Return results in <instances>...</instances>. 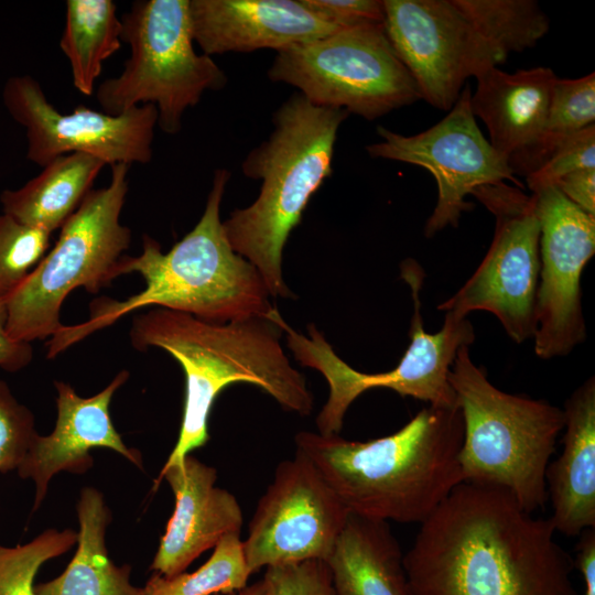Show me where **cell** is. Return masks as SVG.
<instances>
[{"label": "cell", "instance_id": "6da1fadb", "mask_svg": "<svg viewBox=\"0 0 595 595\" xmlns=\"http://www.w3.org/2000/svg\"><path fill=\"white\" fill-rule=\"evenodd\" d=\"M554 536L508 491L463 482L403 555L411 595H577Z\"/></svg>", "mask_w": 595, "mask_h": 595}, {"label": "cell", "instance_id": "7a4b0ae2", "mask_svg": "<svg viewBox=\"0 0 595 595\" xmlns=\"http://www.w3.org/2000/svg\"><path fill=\"white\" fill-rule=\"evenodd\" d=\"M458 404L420 410L397 432L350 441L301 431L295 452L307 458L347 510L401 523L423 522L462 484Z\"/></svg>", "mask_w": 595, "mask_h": 595}, {"label": "cell", "instance_id": "3957f363", "mask_svg": "<svg viewBox=\"0 0 595 595\" xmlns=\"http://www.w3.org/2000/svg\"><path fill=\"white\" fill-rule=\"evenodd\" d=\"M230 172L216 170L205 210L195 225L167 252L148 235L137 257L122 256L118 275L138 272L144 289L125 301L100 298L90 303L89 318L63 325L46 343L47 358L67 349L98 329L110 326L133 311L155 305L212 323L251 317L269 318L274 307L257 268L229 244L220 204Z\"/></svg>", "mask_w": 595, "mask_h": 595}, {"label": "cell", "instance_id": "277c9868", "mask_svg": "<svg viewBox=\"0 0 595 595\" xmlns=\"http://www.w3.org/2000/svg\"><path fill=\"white\" fill-rule=\"evenodd\" d=\"M282 333L274 321L264 317L212 323L163 307L133 317L132 346L167 351L185 374L180 433L162 468L182 462L208 442L212 407L232 383L257 386L282 408L302 416L312 412L313 394L284 353Z\"/></svg>", "mask_w": 595, "mask_h": 595}, {"label": "cell", "instance_id": "5b68a950", "mask_svg": "<svg viewBox=\"0 0 595 595\" xmlns=\"http://www.w3.org/2000/svg\"><path fill=\"white\" fill-rule=\"evenodd\" d=\"M348 115L295 94L275 110L272 132L241 164L244 175L261 182L260 192L223 226L232 249L257 268L272 298L294 296L282 275L283 248L311 197L333 173L337 132Z\"/></svg>", "mask_w": 595, "mask_h": 595}, {"label": "cell", "instance_id": "8992f818", "mask_svg": "<svg viewBox=\"0 0 595 595\" xmlns=\"http://www.w3.org/2000/svg\"><path fill=\"white\" fill-rule=\"evenodd\" d=\"M463 419V480L504 489L528 512L548 500L545 473L564 429V411L496 388L462 346L448 374Z\"/></svg>", "mask_w": 595, "mask_h": 595}, {"label": "cell", "instance_id": "52a82bcc", "mask_svg": "<svg viewBox=\"0 0 595 595\" xmlns=\"http://www.w3.org/2000/svg\"><path fill=\"white\" fill-rule=\"evenodd\" d=\"M129 165H111L110 183L90 190L62 225L58 239L22 284L7 299V332L32 343L55 335L61 307L77 288L97 293L118 278V263L131 241L120 223L128 194Z\"/></svg>", "mask_w": 595, "mask_h": 595}, {"label": "cell", "instance_id": "ba28073f", "mask_svg": "<svg viewBox=\"0 0 595 595\" xmlns=\"http://www.w3.org/2000/svg\"><path fill=\"white\" fill-rule=\"evenodd\" d=\"M121 23L131 55L119 76L98 86L97 100L112 116L153 105L161 130L174 134L184 112L205 91L224 88L227 76L210 56L195 52L188 0L136 1Z\"/></svg>", "mask_w": 595, "mask_h": 595}, {"label": "cell", "instance_id": "9c48e42d", "mask_svg": "<svg viewBox=\"0 0 595 595\" xmlns=\"http://www.w3.org/2000/svg\"><path fill=\"white\" fill-rule=\"evenodd\" d=\"M401 277L411 290L413 315L410 344L399 364L385 372L366 374L347 365L314 324L307 326L309 337L294 331L279 311L272 320L286 335V344L295 360L317 370L327 381L329 394L316 418L322 435L339 434L344 416L357 397L369 389L388 388L402 397H412L431 405L457 404L448 382V374L462 346L475 339L467 317L446 312L443 327L434 334L424 329L420 293L424 272L415 260L401 263Z\"/></svg>", "mask_w": 595, "mask_h": 595}, {"label": "cell", "instance_id": "30bf717a", "mask_svg": "<svg viewBox=\"0 0 595 595\" xmlns=\"http://www.w3.org/2000/svg\"><path fill=\"white\" fill-rule=\"evenodd\" d=\"M310 102L375 120L421 99L397 56L383 23L340 29L277 52L268 69Z\"/></svg>", "mask_w": 595, "mask_h": 595}, {"label": "cell", "instance_id": "8fae6325", "mask_svg": "<svg viewBox=\"0 0 595 595\" xmlns=\"http://www.w3.org/2000/svg\"><path fill=\"white\" fill-rule=\"evenodd\" d=\"M472 195L495 216L494 238L472 277L437 309L459 317L490 312L513 342L523 343L536 332L540 274L534 197L506 182L479 186Z\"/></svg>", "mask_w": 595, "mask_h": 595}, {"label": "cell", "instance_id": "7c38bea8", "mask_svg": "<svg viewBox=\"0 0 595 595\" xmlns=\"http://www.w3.org/2000/svg\"><path fill=\"white\" fill-rule=\"evenodd\" d=\"M470 96L467 85L441 121L413 136L378 126L381 141L366 147L372 158L419 165L434 176L437 203L424 227L426 237L448 226L456 227L462 214L474 207L465 198L475 188L506 181L522 187L508 160L490 145L478 128Z\"/></svg>", "mask_w": 595, "mask_h": 595}, {"label": "cell", "instance_id": "4fadbf2b", "mask_svg": "<svg viewBox=\"0 0 595 595\" xmlns=\"http://www.w3.org/2000/svg\"><path fill=\"white\" fill-rule=\"evenodd\" d=\"M383 26L421 99L441 110L457 101L466 80L506 61L453 0H382Z\"/></svg>", "mask_w": 595, "mask_h": 595}, {"label": "cell", "instance_id": "5bb4252c", "mask_svg": "<svg viewBox=\"0 0 595 595\" xmlns=\"http://www.w3.org/2000/svg\"><path fill=\"white\" fill-rule=\"evenodd\" d=\"M2 100L12 119L25 128L28 160L42 167L69 153L89 154L110 165L147 164L152 159L158 123L153 105H140L117 116L79 106L64 115L30 75L10 77Z\"/></svg>", "mask_w": 595, "mask_h": 595}, {"label": "cell", "instance_id": "9a60e30c", "mask_svg": "<svg viewBox=\"0 0 595 595\" xmlns=\"http://www.w3.org/2000/svg\"><path fill=\"white\" fill-rule=\"evenodd\" d=\"M349 511L312 463L295 452L281 462L242 541L250 574L262 567L327 561Z\"/></svg>", "mask_w": 595, "mask_h": 595}, {"label": "cell", "instance_id": "2e32d148", "mask_svg": "<svg viewBox=\"0 0 595 595\" xmlns=\"http://www.w3.org/2000/svg\"><path fill=\"white\" fill-rule=\"evenodd\" d=\"M532 195L540 224L534 351L551 359L567 355L586 336L581 277L595 252V216L554 185Z\"/></svg>", "mask_w": 595, "mask_h": 595}, {"label": "cell", "instance_id": "e0dca14e", "mask_svg": "<svg viewBox=\"0 0 595 595\" xmlns=\"http://www.w3.org/2000/svg\"><path fill=\"white\" fill-rule=\"evenodd\" d=\"M128 379L129 372L121 370L106 388L89 398L79 397L67 382L55 381V426L48 435H34L17 469L22 479H31L35 485L33 511L42 505L57 473L83 475L93 467L94 448L112 450L142 468L140 452L125 444L109 412L115 392Z\"/></svg>", "mask_w": 595, "mask_h": 595}, {"label": "cell", "instance_id": "ac0fdd59", "mask_svg": "<svg viewBox=\"0 0 595 595\" xmlns=\"http://www.w3.org/2000/svg\"><path fill=\"white\" fill-rule=\"evenodd\" d=\"M163 479L173 491L175 506L151 570L171 577L185 572L223 537L240 533L244 518L237 498L215 485L216 468L191 454L182 462L162 468L154 487Z\"/></svg>", "mask_w": 595, "mask_h": 595}, {"label": "cell", "instance_id": "d6986e66", "mask_svg": "<svg viewBox=\"0 0 595 595\" xmlns=\"http://www.w3.org/2000/svg\"><path fill=\"white\" fill-rule=\"evenodd\" d=\"M188 13L193 40L208 56L280 52L340 30L303 0H188Z\"/></svg>", "mask_w": 595, "mask_h": 595}, {"label": "cell", "instance_id": "ffe728a7", "mask_svg": "<svg viewBox=\"0 0 595 595\" xmlns=\"http://www.w3.org/2000/svg\"><path fill=\"white\" fill-rule=\"evenodd\" d=\"M563 450L548 465L545 483L555 532L578 537L595 528V379L588 378L564 408Z\"/></svg>", "mask_w": 595, "mask_h": 595}, {"label": "cell", "instance_id": "44dd1931", "mask_svg": "<svg viewBox=\"0 0 595 595\" xmlns=\"http://www.w3.org/2000/svg\"><path fill=\"white\" fill-rule=\"evenodd\" d=\"M556 79L544 66L516 73L493 66L476 77L472 111L486 125L490 145L507 160L540 136Z\"/></svg>", "mask_w": 595, "mask_h": 595}, {"label": "cell", "instance_id": "7402d4cb", "mask_svg": "<svg viewBox=\"0 0 595 595\" xmlns=\"http://www.w3.org/2000/svg\"><path fill=\"white\" fill-rule=\"evenodd\" d=\"M326 563L335 595H411L387 521L349 513Z\"/></svg>", "mask_w": 595, "mask_h": 595}, {"label": "cell", "instance_id": "603a6c76", "mask_svg": "<svg viewBox=\"0 0 595 595\" xmlns=\"http://www.w3.org/2000/svg\"><path fill=\"white\" fill-rule=\"evenodd\" d=\"M76 512V553L62 574L35 584L37 595H144L143 587L130 581V565L119 566L108 555L106 530L111 511L102 493L94 487L82 489Z\"/></svg>", "mask_w": 595, "mask_h": 595}, {"label": "cell", "instance_id": "cb8c5ba5", "mask_svg": "<svg viewBox=\"0 0 595 595\" xmlns=\"http://www.w3.org/2000/svg\"><path fill=\"white\" fill-rule=\"evenodd\" d=\"M105 165L85 153L61 155L22 187L4 190L2 210L24 225L53 232L78 208Z\"/></svg>", "mask_w": 595, "mask_h": 595}, {"label": "cell", "instance_id": "d4e9b609", "mask_svg": "<svg viewBox=\"0 0 595 595\" xmlns=\"http://www.w3.org/2000/svg\"><path fill=\"white\" fill-rule=\"evenodd\" d=\"M122 23L112 0H67L60 46L69 62L73 85L90 96L102 64L121 48Z\"/></svg>", "mask_w": 595, "mask_h": 595}, {"label": "cell", "instance_id": "484cf974", "mask_svg": "<svg viewBox=\"0 0 595 595\" xmlns=\"http://www.w3.org/2000/svg\"><path fill=\"white\" fill-rule=\"evenodd\" d=\"M594 121L595 74L575 79L558 78L541 133L530 147L508 158L511 172L515 176L534 172L563 142Z\"/></svg>", "mask_w": 595, "mask_h": 595}, {"label": "cell", "instance_id": "4316f807", "mask_svg": "<svg viewBox=\"0 0 595 595\" xmlns=\"http://www.w3.org/2000/svg\"><path fill=\"white\" fill-rule=\"evenodd\" d=\"M476 31L504 56L533 47L550 21L533 0H453Z\"/></svg>", "mask_w": 595, "mask_h": 595}, {"label": "cell", "instance_id": "83f0119b", "mask_svg": "<svg viewBox=\"0 0 595 595\" xmlns=\"http://www.w3.org/2000/svg\"><path fill=\"white\" fill-rule=\"evenodd\" d=\"M250 575L240 533H229L197 570L171 577L153 572L143 589L144 595H217L246 587Z\"/></svg>", "mask_w": 595, "mask_h": 595}, {"label": "cell", "instance_id": "f1b7e54d", "mask_svg": "<svg viewBox=\"0 0 595 595\" xmlns=\"http://www.w3.org/2000/svg\"><path fill=\"white\" fill-rule=\"evenodd\" d=\"M76 542L77 532L72 529H46L25 544H0V595H37L34 580L40 567Z\"/></svg>", "mask_w": 595, "mask_h": 595}, {"label": "cell", "instance_id": "f546056e", "mask_svg": "<svg viewBox=\"0 0 595 595\" xmlns=\"http://www.w3.org/2000/svg\"><path fill=\"white\" fill-rule=\"evenodd\" d=\"M52 232L0 214V299H8L50 250Z\"/></svg>", "mask_w": 595, "mask_h": 595}, {"label": "cell", "instance_id": "4dcf8cb0", "mask_svg": "<svg viewBox=\"0 0 595 595\" xmlns=\"http://www.w3.org/2000/svg\"><path fill=\"white\" fill-rule=\"evenodd\" d=\"M32 411L0 380V473L17 470L37 433Z\"/></svg>", "mask_w": 595, "mask_h": 595}, {"label": "cell", "instance_id": "1f68e13d", "mask_svg": "<svg viewBox=\"0 0 595 595\" xmlns=\"http://www.w3.org/2000/svg\"><path fill=\"white\" fill-rule=\"evenodd\" d=\"M595 167V125H591L570 137L534 172L526 176L531 192L554 185L562 176L581 170Z\"/></svg>", "mask_w": 595, "mask_h": 595}, {"label": "cell", "instance_id": "d6a6232c", "mask_svg": "<svg viewBox=\"0 0 595 595\" xmlns=\"http://www.w3.org/2000/svg\"><path fill=\"white\" fill-rule=\"evenodd\" d=\"M269 595H335L325 561L307 560L266 567Z\"/></svg>", "mask_w": 595, "mask_h": 595}, {"label": "cell", "instance_id": "836d02e7", "mask_svg": "<svg viewBox=\"0 0 595 595\" xmlns=\"http://www.w3.org/2000/svg\"><path fill=\"white\" fill-rule=\"evenodd\" d=\"M306 7L326 22L346 29L364 23H383L380 0H303Z\"/></svg>", "mask_w": 595, "mask_h": 595}, {"label": "cell", "instance_id": "e575fe53", "mask_svg": "<svg viewBox=\"0 0 595 595\" xmlns=\"http://www.w3.org/2000/svg\"><path fill=\"white\" fill-rule=\"evenodd\" d=\"M554 186L573 204L595 216V167L571 172Z\"/></svg>", "mask_w": 595, "mask_h": 595}, {"label": "cell", "instance_id": "d590c367", "mask_svg": "<svg viewBox=\"0 0 595 595\" xmlns=\"http://www.w3.org/2000/svg\"><path fill=\"white\" fill-rule=\"evenodd\" d=\"M7 299H0V368L18 371L26 367L33 358L30 343L17 342L7 332Z\"/></svg>", "mask_w": 595, "mask_h": 595}, {"label": "cell", "instance_id": "8d00e7d4", "mask_svg": "<svg viewBox=\"0 0 595 595\" xmlns=\"http://www.w3.org/2000/svg\"><path fill=\"white\" fill-rule=\"evenodd\" d=\"M578 537L574 566L584 580L583 595H595V528L584 530Z\"/></svg>", "mask_w": 595, "mask_h": 595}, {"label": "cell", "instance_id": "74e56055", "mask_svg": "<svg viewBox=\"0 0 595 595\" xmlns=\"http://www.w3.org/2000/svg\"><path fill=\"white\" fill-rule=\"evenodd\" d=\"M217 595H269V591L267 587L266 582L263 578L255 582L251 585H247L246 587L235 591L231 593H225V594H217Z\"/></svg>", "mask_w": 595, "mask_h": 595}]
</instances>
